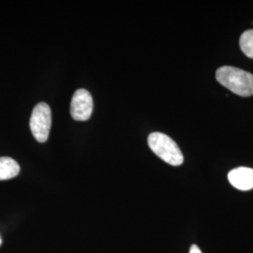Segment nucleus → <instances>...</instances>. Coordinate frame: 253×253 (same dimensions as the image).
<instances>
[{
  "instance_id": "f03ea898",
  "label": "nucleus",
  "mask_w": 253,
  "mask_h": 253,
  "mask_svg": "<svg viewBox=\"0 0 253 253\" xmlns=\"http://www.w3.org/2000/svg\"><path fill=\"white\" fill-rule=\"evenodd\" d=\"M150 149L163 162L172 166H179L184 162V157L179 146L169 136L162 132H153L148 136Z\"/></svg>"
},
{
  "instance_id": "f257e3e1",
  "label": "nucleus",
  "mask_w": 253,
  "mask_h": 253,
  "mask_svg": "<svg viewBox=\"0 0 253 253\" xmlns=\"http://www.w3.org/2000/svg\"><path fill=\"white\" fill-rule=\"evenodd\" d=\"M217 81L241 97H251L253 95V74L241 69L224 66L216 73Z\"/></svg>"
},
{
  "instance_id": "0eeeda50",
  "label": "nucleus",
  "mask_w": 253,
  "mask_h": 253,
  "mask_svg": "<svg viewBox=\"0 0 253 253\" xmlns=\"http://www.w3.org/2000/svg\"><path fill=\"white\" fill-rule=\"evenodd\" d=\"M239 45L248 57L253 58V29L247 30L241 35Z\"/></svg>"
},
{
  "instance_id": "1a4fd4ad",
  "label": "nucleus",
  "mask_w": 253,
  "mask_h": 253,
  "mask_svg": "<svg viewBox=\"0 0 253 253\" xmlns=\"http://www.w3.org/2000/svg\"><path fill=\"white\" fill-rule=\"evenodd\" d=\"M2 243V238H1V235H0V245Z\"/></svg>"
},
{
  "instance_id": "20e7f679",
  "label": "nucleus",
  "mask_w": 253,
  "mask_h": 253,
  "mask_svg": "<svg viewBox=\"0 0 253 253\" xmlns=\"http://www.w3.org/2000/svg\"><path fill=\"white\" fill-rule=\"evenodd\" d=\"M93 111V99L90 92L86 89H78L74 93L71 102V115L74 120L86 121Z\"/></svg>"
},
{
  "instance_id": "39448f33",
  "label": "nucleus",
  "mask_w": 253,
  "mask_h": 253,
  "mask_svg": "<svg viewBox=\"0 0 253 253\" xmlns=\"http://www.w3.org/2000/svg\"><path fill=\"white\" fill-rule=\"evenodd\" d=\"M228 179L233 187L239 190L253 189V169L248 167H238L228 174Z\"/></svg>"
},
{
  "instance_id": "6e6552de",
  "label": "nucleus",
  "mask_w": 253,
  "mask_h": 253,
  "mask_svg": "<svg viewBox=\"0 0 253 253\" xmlns=\"http://www.w3.org/2000/svg\"><path fill=\"white\" fill-rule=\"evenodd\" d=\"M190 253H202V252L196 245H192L190 247Z\"/></svg>"
},
{
  "instance_id": "7ed1b4c3",
  "label": "nucleus",
  "mask_w": 253,
  "mask_h": 253,
  "mask_svg": "<svg viewBox=\"0 0 253 253\" xmlns=\"http://www.w3.org/2000/svg\"><path fill=\"white\" fill-rule=\"evenodd\" d=\"M52 124V113L45 102H40L32 111L30 118V129L38 142L44 143L49 137Z\"/></svg>"
},
{
  "instance_id": "423d86ee",
  "label": "nucleus",
  "mask_w": 253,
  "mask_h": 253,
  "mask_svg": "<svg viewBox=\"0 0 253 253\" xmlns=\"http://www.w3.org/2000/svg\"><path fill=\"white\" fill-rule=\"evenodd\" d=\"M20 172V166L16 161L9 157L0 158V180H8L15 177Z\"/></svg>"
}]
</instances>
